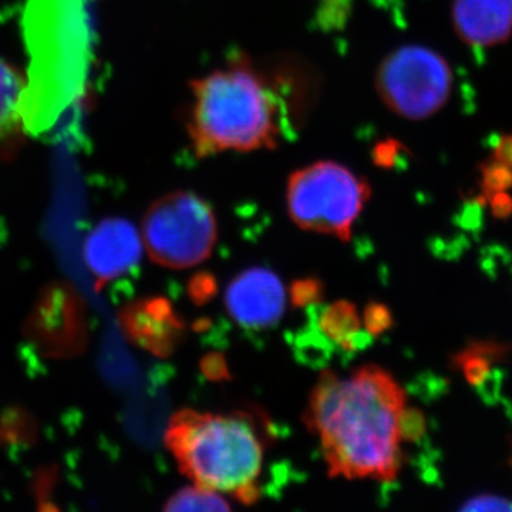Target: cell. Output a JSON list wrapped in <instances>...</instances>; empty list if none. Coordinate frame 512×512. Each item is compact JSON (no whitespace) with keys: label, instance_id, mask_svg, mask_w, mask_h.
I'll return each mask as SVG.
<instances>
[{"label":"cell","instance_id":"cell-12","mask_svg":"<svg viewBox=\"0 0 512 512\" xmlns=\"http://www.w3.org/2000/svg\"><path fill=\"white\" fill-rule=\"evenodd\" d=\"M25 90L22 74L0 59V148L12 146L22 133Z\"/></svg>","mask_w":512,"mask_h":512},{"label":"cell","instance_id":"cell-20","mask_svg":"<svg viewBox=\"0 0 512 512\" xmlns=\"http://www.w3.org/2000/svg\"><path fill=\"white\" fill-rule=\"evenodd\" d=\"M426 433V419L423 413L417 409L406 407L402 416V434L403 440L417 441Z\"/></svg>","mask_w":512,"mask_h":512},{"label":"cell","instance_id":"cell-6","mask_svg":"<svg viewBox=\"0 0 512 512\" xmlns=\"http://www.w3.org/2000/svg\"><path fill=\"white\" fill-rule=\"evenodd\" d=\"M144 248L156 264L190 269L214 252L218 222L210 204L190 191H174L158 198L144 215Z\"/></svg>","mask_w":512,"mask_h":512},{"label":"cell","instance_id":"cell-16","mask_svg":"<svg viewBox=\"0 0 512 512\" xmlns=\"http://www.w3.org/2000/svg\"><path fill=\"white\" fill-rule=\"evenodd\" d=\"M363 326L370 336H379L392 328L394 319L392 312L386 305L379 302H372L363 311Z\"/></svg>","mask_w":512,"mask_h":512},{"label":"cell","instance_id":"cell-9","mask_svg":"<svg viewBox=\"0 0 512 512\" xmlns=\"http://www.w3.org/2000/svg\"><path fill=\"white\" fill-rule=\"evenodd\" d=\"M144 249L141 231L130 221L106 218L87 235L83 258L97 284L106 285L136 268Z\"/></svg>","mask_w":512,"mask_h":512},{"label":"cell","instance_id":"cell-1","mask_svg":"<svg viewBox=\"0 0 512 512\" xmlns=\"http://www.w3.org/2000/svg\"><path fill=\"white\" fill-rule=\"evenodd\" d=\"M406 407L403 387L383 367L326 370L309 393L303 423L318 437L330 477L390 483L403 464Z\"/></svg>","mask_w":512,"mask_h":512},{"label":"cell","instance_id":"cell-23","mask_svg":"<svg viewBox=\"0 0 512 512\" xmlns=\"http://www.w3.org/2000/svg\"><path fill=\"white\" fill-rule=\"evenodd\" d=\"M491 198V211H493V215L495 218H504L510 217L512 214V198L507 192H497Z\"/></svg>","mask_w":512,"mask_h":512},{"label":"cell","instance_id":"cell-17","mask_svg":"<svg viewBox=\"0 0 512 512\" xmlns=\"http://www.w3.org/2000/svg\"><path fill=\"white\" fill-rule=\"evenodd\" d=\"M512 185V170L507 165L493 161L484 167L483 190L487 197L508 190Z\"/></svg>","mask_w":512,"mask_h":512},{"label":"cell","instance_id":"cell-24","mask_svg":"<svg viewBox=\"0 0 512 512\" xmlns=\"http://www.w3.org/2000/svg\"><path fill=\"white\" fill-rule=\"evenodd\" d=\"M494 160L507 165L512 170V136L501 138L500 144L494 151Z\"/></svg>","mask_w":512,"mask_h":512},{"label":"cell","instance_id":"cell-11","mask_svg":"<svg viewBox=\"0 0 512 512\" xmlns=\"http://www.w3.org/2000/svg\"><path fill=\"white\" fill-rule=\"evenodd\" d=\"M453 25L467 45L491 47L512 33V0H454Z\"/></svg>","mask_w":512,"mask_h":512},{"label":"cell","instance_id":"cell-4","mask_svg":"<svg viewBox=\"0 0 512 512\" xmlns=\"http://www.w3.org/2000/svg\"><path fill=\"white\" fill-rule=\"evenodd\" d=\"M164 443L192 484L244 505L255 504L261 497L265 447L245 414L178 410L168 421Z\"/></svg>","mask_w":512,"mask_h":512},{"label":"cell","instance_id":"cell-5","mask_svg":"<svg viewBox=\"0 0 512 512\" xmlns=\"http://www.w3.org/2000/svg\"><path fill=\"white\" fill-rule=\"evenodd\" d=\"M372 188L346 165L316 161L289 175L286 211L296 227L348 242Z\"/></svg>","mask_w":512,"mask_h":512},{"label":"cell","instance_id":"cell-22","mask_svg":"<svg viewBox=\"0 0 512 512\" xmlns=\"http://www.w3.org/2000/svg\"><path fill=\"white\" fill-rule=\"evenodd\" d=\"M202 373L207 379L214 380V382H221L227 380L229 376L228 365L224 357L221 355H210L204 357L201 363Z\"/></svg>","mask_w":512,"mask_h":512},{"label":"cell","instance_id":"cell-2","mask_svg":"<svg viewBox=\"0 0 512 512\" xmlns=\"http://www.w3.org/2000/svg\"><path fill=\"white\" fill-rule=\"evenodd\" d=\"M191 97L187 128L198 157L278 146L281 92L245 57L191 82Z\"/></svg>","mask_w":512,"mask_h":512},{"label":"cell","instance_id":"cell-13","mask_svg":"<svg viewBox=\"0 0 512 512\" xmlns=\"http://www.w3.org/2000/svg\"><path fill=\"white\" fill-rule=\"evenodd\" d=\"M319 329L330 342L348 352H355L363 346L366 330L362 316L352 302L336 301L329 305L320 313Z\"/></svg>","mask_w":512,"mask_h":512},{"label":"cell","instance_id":"cell-7","mask_svg":"<svg viewBox=\"0 0 512 512\" xmlns=\"http://www.w3.org/2000/svg\"><path fill=\"white\" fill-rule=\"evenodd\" d=\"M450 64L426 46L393 50L380 63L376 90L387 109L407 120H426L439 113L453 93Z\"/></svg>","mask_w":512,"mask_h":512},{"label":"cell","instance_id":"cell-21","mask_svg":"<svg viewBox=\"0 0 512 512\" xmlns=\"http://www.w3.org/2000/svg\"><path fill=\"white\" fill-rule=\"evenodd\" d=\"M188 289H190L192 301L204 303L210 301L214 296L217 286H215V279L211 275H197L191 279Z\"/></svg>","mask_w":512,"mask_h":512},{"label":"cell","instance_id":"cell-3","mask_svg":"<svg viewBox=\"0 0 512 512\" xmlns=\"http://www.w3.org/2000/svg\"><path fill=\"white\" fill-rule=\"evenodd\" d=\"M23 28L30 56L23 123L42 133L82 93L92 35L83 0H29Z\"/></svg>","mask_w":512,"mask_h":512},{"label":"cell","instance_id":"cell-10","mask_svg":"<svg viewBox=\"0 0 512 512\" xmlns=\"http://www.w3.org/2000/svg\"><path fill=\"white\" fill-rule=\"evenodd\" d=\"M119 320L131 342L158 357L173 355L187 330L173 303L163 296L128 303L121 309Z\"/></svg>","mask_w":512,"mask_h":512},{"label":"cell","instance_id":"cell-15","mask_svg":"<svg viewBox=\"0 0 512 512\" xmlns=\"http://www.w3.org/2000/svg\"><path fill=\"white\" fill-rule=\"evenodd\" d=\"M231 504L228 503L224 494L201 485L192 484L190 487L181 488L180 491L171 495L170 500L165 504L164 511H229Z\"/></svg>","mask_w":512,"mask_h":512},{"label":"cell","instance_id":"cell-18","mask_svg":"<svg viewBox=\"0 0 512 512\" xmlns=\"http://www.w3.org/2000/svg\"><path fill=\"white\" fill-rule=\"evenodd\" d=\"M289 296H291L293 305L302 308V306L312 305V303L320 301L323 296V286L318 279H301V281L292 285Z\"/></svg>","mask_w":512,"mask_h":512},{"label":"cell","instance_id":"cell-19","mask_svg":"<svg viewBox=\"0 0 512 512\" xmlns=\"http://www.w3.org/2000/svg\"><path fill=\"white\" fill-rule=\"evenodd\" d=\"M461 511H512V501L494 494H478L461 505Z\"/></svg>","mask_w":512,"mask_h":512},{"label":"cell","instance_id":"cell-14","mask_svg":"<svg viewBox=\"0 0 512 512\" xmlns=\"http://www.w3.org/2000/svg\"><path fill=\"white\" fill-rule=\"evenodd\" d=\"M512 350L510 343L494 340L470 342L463 350L456 353L451 365L463 372L468 384L481 387L493 373V363L501 362Z\"/></svg>","mask_w":512,"mask_h":512},{"label":"cell","instance_id":"cell-8","mask_svg":"<svg viewBox=\"0 0 512 512\" xmlns=\"http://www.w3.org/2000/svg\"><path fill=\"white\" fill-rule=\"evenodd\" d=\"M229 318L245 329L262 330L281 322L288 293L284 282L268 268H248L235 276L225 291Z\"/></svg>","mask_w":512,"mask_h":512}]
</instances>
